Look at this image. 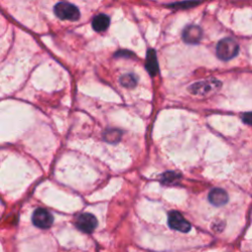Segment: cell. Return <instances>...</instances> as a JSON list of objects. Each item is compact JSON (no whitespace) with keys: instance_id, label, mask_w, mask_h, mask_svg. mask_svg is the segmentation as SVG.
I'll return each mask as SVG.
<instances>
[{"instance_id":"1","label":"cell","mask_w":252,"mask_h":252,"mask_svg":"<svg viewBox=\"0 0 252 252\" xmlns=\"http://www.w3.org/2000/svg\"><path fill=\"white\" fill-rule=\"evenodd\" d=\"M217 55L223 61L230 60L235 57L239 51L238 43L233 38H222L217 44Z\"/></svg>"},{"instance_id":"2","label":"cell","mask_w":252,"mask_h":252,"mask_svg":"<svg viewBox=\"0 0 252 252\" xmlns=\"http://www.w3.org/2000/svg\"><path fill=\"white\" fill-rule=\"evenodd\" d=\"M221 84L216 79H208L205 81L197 82L189 87V92L195 95H207L218 91Z\"/></svg>"},{"instance_id":"3","label":"cell","mask_w":252,"mask_h":252,"mask_svg":"<svg viewBox=\"0 0 252 252\" xmlns=\"http://www.w3.org/2000/svg\"><path fill=\"white\" fill-rule=\"evenodd\" d=\"M55 15L61 20L77 21L80 18V12L78 8L70 3L60 2L54 7Z\"/></svg>"},{"instance_id":"4","label":"cell","mask_w":252,"mask_h":252,"mask_svg":"<svg viewBox=\"0 0 252 252\" xmlns=\"http://www.w3.org/2000/svg\"><path fill=\"white\" fill-rule=\"evenodd\" d=\"M167 221L168 225L174 230H178L180 232H188L191 229L190 222L176 211H172L168 214Z\"/></svg>"},{"instance_id":"5","label":"cell","mask_w":252,"mask_h":252,"mask_svg":"<svg viewBox=\"0 0 252 252\" xmlns=\"http://www.w3.org/2000/svg\"><path fill=\"white\" fill-rule=\"evenodd\" d=\"M32 220V223L39 228H48L53 223L52 215L47 210L41 208L34 210Z\"/></svg>"},{"instance_id":"6","label":"cell","mask_w":252,"mask_h":252,"mask_svg":"<svg viewBox=\"0 0 252 252\" xmlns=\"http://www.w3.org/2000/svg\"><path fill=\"white\" fill-rule=\"evenodd\" d=\"M97 220L96 218L90 214V213H84L77 217L76 220V226L83 232L90 233L96 227Z\"/></svg>"},{"instance_id":"7","label":"cell","mask_w":252,"mask_h":252,"mask_svg":"<svg viewBox=\"0 0 252 252\" xmlns=\"http://www.w3.org/2000/svg\"><path fill=\"white\" fill-rule=\"evenodd\" d=\"M182 37L187 43H197L202 37V30L195 25L188 26L184 29Z\"/></svg>"},{"instance_id":"8","label":"cell","mask_w":252,"mask_h":252,"mask_svg":"<svg viewBox=\"0 0 252 252\" xmlns=\"http://www.w3.org/2000/svg\"><path fill=\"white\" fill-rule=\"evenodd\" d=\"M208 199L211 204H213L214 206L220 207L224 205L227 202L228 196L224 190L220 188H215L210 191Z\"/></svg>"},{"instance_id":"9","label":"cell","mask_w":252,"mask_h":252,"mask_svg":"<svg viewBox=\"0 0 252 252\" xmlns=\"http://www.w3.org/2000/svg\"><path fill=\"white\" fill-rule=\"evenodd\" d=\"M146 68H147L149 74L152 75V76H155L158 73V71L157 55H156V52H155L154 49H150L147 52Z\"/></svg>"},{"instance_id":"10","label":"cell","mask_w":252,"mask_h":252,"mask_svg":"<svg viewBox=\"0 0 252 252\" xmlns=\"http://www.w3.org/2000/svg\"><path fill=\"white\" fill-rule=\"evenodd\" d=\"M93 29L96 32H103L109 26V18L104 14H98L92 22Z\"/></svg>"},{"instance_id":"11","label":"cell","mask_w":252,"mask_h":252,"mask_svg":"<svg viewBox=\"0 0 252 252\" xmlns=\"http://www.w3.org/2000/svg\"><path fill=\"white\" fill-rule=\"evenodd\" d=\"M120 83L126 88H133L136 86L137 79L133 74H126L120 78Z\"/></svg>"},{"instance_id":"12","label":"cell","mask_w":252,"mask_h":252,"mask_svg":"<svg viewBox=\"0 0 252 252\" xmlns=\"http://www.w3.org/2000/svg\"><path fill=\"white\" fill-rule=\"evenodd\" d=\"M121 135V132L118 130H110L108 132L105 133L104 135V139L108 142H116L117 140H119Z\"/></svg>"},{"instance_id":"13","label":"cell","mask_w":252,"mask_h":252,"mask_svg":"<svg viewBox=\"0 0 252 252\" xmlns=\"http://www.w3.org/2000/svg\"><path fill=\"white\" fill-rule=\"evenodd\" d=\"M242 120L249 124V125H252V112H247V113H244L242 115Z\"/></svg>"}]
</instances>
